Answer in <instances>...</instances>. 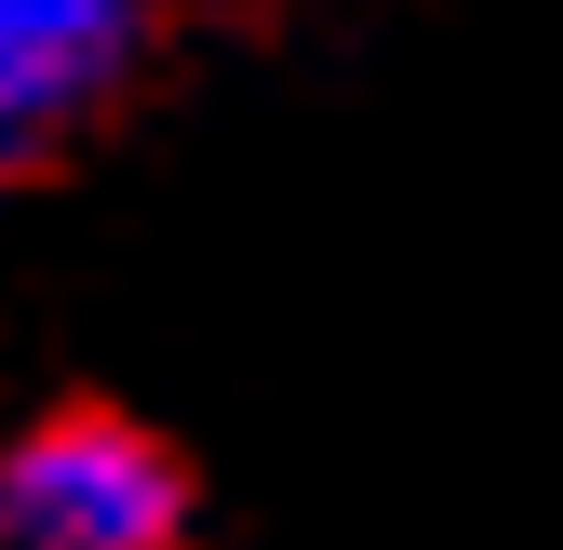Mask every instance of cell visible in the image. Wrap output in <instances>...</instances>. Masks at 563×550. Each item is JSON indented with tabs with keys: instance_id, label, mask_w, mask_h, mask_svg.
Wrapping results in <instances>:
<instances>
[{
	"instance_id": "6da1fadb",
	"label": "cell",
	"mask_w": 563,
	"mask_h": 550,
	"mask_svg": "<svg viewBox=\"0 0 563 550\" xmlns=\"http://www.w3.org/2000/svg\"><path fill=\"white\" fill-rule=\"evenodd\" d=\"M175 537L188 470L108 403H67L0 443V550H175Z\"/></svg>"
},
{
	"instance_id": "7a4b0ae2",
	"label": "cell",
	"mask_w": 563,
	"mask_h": 550,
	"mask_svg": "<svg viewBox=\"0 0 563 550\" xmlns=\"http://www.w3.org/2000/svg\"><path fill=\"white\" fill-rule=\"evenodd\" d=\"M148 67V0H0V188Z\"/></svg>"
}]
</instances>
